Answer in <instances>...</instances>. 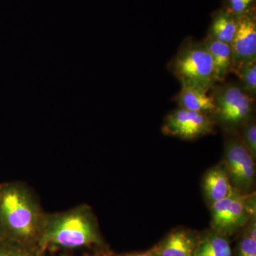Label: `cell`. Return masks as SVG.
Segmentation results:
<instances>
[{"label": "cell", "mask_w": 256, "mask_h": 256, "mask_svg": "<svg viewBox=\"0 0 256 256\" xmlns=\"http://www.w3.org/2000/svg\"><path fill=\"white\" fill-rule=\"evenodd\" d=\"M193 256H234L228 237L212 228L200 234Z\"/></svg>", "instance_id": "obj_12"}, {"label": "cell", "mask_w": 256, "mask_h": 256, "mask_svg": "<svg viewBox=\"0 0 256 256\" xmlns=\"http://www.w3.org/2000/svg\"><path fill=\"white\" fill-rule=\"evenodd\" d=\"M0 256H41L38 252L0 240Z\"/></svg>", "instance_id": "obj_17"}, {"label": "cell", "mask_w": 256, "mask_h": 256, "mask_svg": "<svg viewBox=\"0 0 256 256\" xmlns=\"http://www.w3.org/2000/svg\"><path fill=\"white\" fill-rule=\"evenodd\" d=\"M214 118L208 114L178 108L164 120L162 132L166 136L194 140L214 131Z\"/></svg>", "instance_id": "obj_7"}, {"label": "cell", "mask_w": 256, "mask_h": 256, "mask_svg": "<svg viewBox=\"0 0 256 256\" xmlns=\"http://www.w3.org/2000/svg\"><path fill=\"white\" fill-rule=\"evenodd\" d=\"M238 28L232 46L233 69L256 62V20L254 10L236 16Z\"/></svg>", "instance_id": "obj_8"}, {"label": "cell", "mask_w": 256, "mask_h": 256, "mask_svg": "<svg viewBox=\"0 0 256 256\" xmlns=\"http://www.w3.org/2000/svg\"><path fill=\"white\" fill-rule=\"evenodd\" d=\"M116 256H154L150 252H131V254H122V255Z\"/></svg>", "instance_id": "obj_19"}, {"label": "cell", "mask_w": 256, "mask_h": 256, "mask_svg": "<svg viewBox=\"0 0 256 256\" xmlns=\"http://www.w3.org/2000/svg\"><path fill=\"white\" fill-rule=\"evenodd\" d=\"M223 162L234 188L242 194L255 192L256 160L240 138H230L226 142Z\"/></svg>", "instance_id": "obj_5"}, {"label": "cell", "mask_w": 256, "mask_h": 256, "mask_svg": "<svg viewBox=\"0 0 256 256\" xmlns=\"http://www.w3.org/2000/svg\"><path fill=\"white\" fill-rule=\"evenodd\" d=\"M106 249L98 220L92 207L80 204L70 210L46 214L38 254L47 250Z\"/></svg>", "instance_id": "obj_2"}, {"label": "cell", "mask_w": 256, "mask_h": 256, "mask_svg": "<svg viewBox=\"0 0 256 256\" xmlns=\"http://www.w3.org/2000/svg\"><path fill=\"white\" fill-rule=\"evenodd\" d=\"M242 82V88L252 98L256 96V62L244 66L234 72Z\"/></svg>", "instance_id": "obj_15"}, {"label": "cell", "mask_w": 256, "mask_h": 256, "mask_svg": "<svg viewBox=\"0 0 256 256\" xmlns=\"http://www.w3.org/2000/svg\"><path fill=\"white\" fill-rule=\"evenodd\" d=\"M46 216L36 194L24 183L0 184V240L38 254Z\"/></svg>", "instance_id": "obj_1"}, {"label": "cell", "mask_w": 256, "mask_h": 256, "mask_svg": "<svg viewBox=\"0 0 256 256\" xmlns=\"http://www.w3.org/2000/svg\"><path fill=\"white\" fill-rule=\"evenodd\" d=\"M202 190L208 207L232 194L234 188L223 162L212 166L205 173L202 181Z\"/></svg>", "instance_id": "obj_10"}, {"label": "cell", "mask_w": 256, "mask_h": 256, "mask_svg": "<svg viewBox=\"0 0 256 256\" xmlns=\"http://www.w3.org/2000/svg\"><path fill=\"white\" fill-rule=\"evenodd\" d=\"M203 42L213 60L216 82H224L233 69L232 46L228 44L216 41L208 36Z\"/></svg>", "instance_id": "obj_11"}, {"label": "cell", "mask_w": 256, "mask_h": 256, "mask_svg": "<svg viewBox=\"0 0 256 256\" xmlns=\"http://www.w3.org/2000/svg\"><path fill=\"white\" fill-rule=\"evenodd\" d=\"M236 256H256V239L244 232L237 245Z\"/></svg>", "instance_id": "obj_18"}, {"label": "cell", "mask_w": 256, "mask_h": 256, "mask_svg": "<svg viewBox=\"0 0 256 256\" xmlns=\"http://www.w3.org/2000/svg\"><path fill=\"white\" fill-rule=\"evenodd\" d=\"M238 28L236 16L227 10H220L213 16L208 36L216 41L232 44Z\"/></svg>", "instance_id": "obj_14"}, {"label": "cell", "mask_w": 256, "mask_h": 256, "mask_svg": "<svg viewBox=\"0 0 256 256\" xmlns=\"http://www.w3.org/2000/svg\"><path fill=\"white\" fill-rule=\"evenodd\" d=\"M171 69L182 86L208 92L216 84L213 60L204 42L184 44L172 62Z\"/></svg>", "instance_id": "obj_3"}, {"label": "cell", "mask_w": 256, "mask_h": 256, "mask_svg": "<svg viewBox=\"0 0 256 256\" xmlns=\"http://www.w3.org/2000/svg\"><path fill=\"white\" fill-rule=\"evenodd\" d=\"M198 236L200 234L191 229L176 228L148 252L154 256H193Z\"/></svg>", "instance_id": "obj_9"}, {"label": "cell", "mask_w": 256, "mask_h": 256, "mask_svg": "<svg viewBox=\"0 0 256 256\" xmlns=\"http://www.w3.org/2000/svg\"><path fill=\"white\" fill-rule=\"evenodd\" d=\"M242 143L256 161V126L250 121L242 126Z\"/></svg>", "instance_id": "obj_16"}, {"label": "cell", "mask_w": 256, "mask_h": 256, "mask_svg": "<svg viewBox=\"0 0 256 256\" xmlns=\"http://www.w3.org/2000/svg\"><path fill=\"white\" fill-rule=\"evenodd\" d=\"M245 197L246 194L234 188L228 196L210 206V228L229 238L244 228L252 218Z\"/></svg>", "instance_id": "obj_6"}, {"label": "cell", "mask_w": 256, "mask_h": 256, "mask_svg": "<svg viewBox=\"0 0 256 256\" xmlns=\"http://www.w3.org/2000/svg\"><path fill=\"white\" fill-rule=\"evenodd\" d=\"M212 97L214 120L226 130L234 132L252 121L254 98L240 86L229 84L216 88Z\"/></svg>", "instance_id": "obj_4"}, {"label": "cell", "mask_w": 256, "mask_h": 256, "mask_svg": "<svg viewBox=\"0 0 256 256\" xmlns=\"http://www.w3.org/2000/svg\"><path fill=\"white\" fill-rule=\"evenodd\" d=\"M176 102L180 108L194 112L213 114L215 109L213 97L208 96V92L188 86H182Z\"/></svg>", "instance_id": "obj_13"}]
</instances>
